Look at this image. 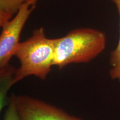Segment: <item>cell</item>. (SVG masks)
I'll return each mask as SVG.
<instances>
[{"label":"cell","mask_w":120,"mask_h":120,"mask_svg":"<svg viewBox=\"0 0 120 120\" xmlns=\"http://www.w3.org/2000/svg\"><path fill=\"white\" fill-rule=\"evenodd\" d=\"M55 48V38H47L43 27L34 30L27 40L19 42L15 56L20 66L15 70L11 86L30 76L46 79L53 66Z\"/></svg>","instance_id":"6da1fadb"},{"label":"cell","mask_w":120,"mask_h":120,"mask_svg":"<svg viewBox=\"0 0 120 120\" xmlns=\"http://www.w3.org/2000/svg\"><path fill=\"white\" fill-rule=\"evenodd\" d=\"M106 35L100 30L81 28L55 38L53 66L62 68L71 64L87 63L102 52Z\"/></svg>","instance_id":"7a4b0ae2"},{"label":"cell","mask_w":120,"mask_h":120,"mask_svg":"<svg viewBox=\"0 0 120 120\" xmlns=\"http://www.w3.org/2000/svg\"><path fill=\"white\" fill-rule=\"evenodd\" d=\"M26 2L22 6L12 19L2 26L0 36V76L1 80L10 79L15 70L9 64L19 43L21 34L34 8Z\"/></svg>","instance_id":"3957f363"},{"label":"cell","mask_w":120,"mask_h":120,"mask_svg":"<svg viewBox=\"0 0 120 120\" xmlns=\"http://www.w3.org/2000/svg\"><path fill=\"white\" fill-rule=\"evenodd\" d=\"M12 96L21 120H83L39 99L26 95Z\"/></svg>","instance_id":"277c9868"},{"label":"cell","mask_w":120,"mask_h":120,"mask_svg":"<svg viewBox=\"0 0 120 120\" xmlns=\"http://www.w3.org/2000/svg\"><path fill=\"white\" fill-rule=\"evenodd\" d=\"M116 6L119 16V38L118 43L115 49L111 52L109 57L111 68L109 74L110 77L114 80L120 82V0H111Z\"/></svg>","instance_id":"5b68a950"},{"label":"cell","mask_w":120,"mask_h":120,"mask_svg":"<svg viewBox=\"0 0 120 120\" xmlns=\"http://www.w3.org/2000/svg\"><path fill=\"white\" fill-rule=\"evenodd\" d=\"M28 0H0V26L12 19Z\"/></svg>","instance_id":"8992f818"},{"label":"cell","mask_w":120,"mask_h":120,"mask_svg":"<svg viewBox=\"0 0 120 120\" xmlns=\"http://www.w3.org/2000/svg\"><path fill=\"white\" fill-rule=\"evenodd\" d=\"M3 120H21L12 96L10 98V102L4 113Z\"/></svg>","instance_id":"52a82bcc"},{"label":"cell","mask_w":120,"mask_h":120,"mask_svg":"<svg viewBox=\"0 0 120 120\" xmlns=\"http://www.w3.org/2000/svg\"><path fill=\"white\" fill-rule=\"evenodd\" d=\"M37 0H28L27 1V3H28L31 6H35L36 4Z\"/></svg>","instance_id":"ba28073f"}]
</instances>
